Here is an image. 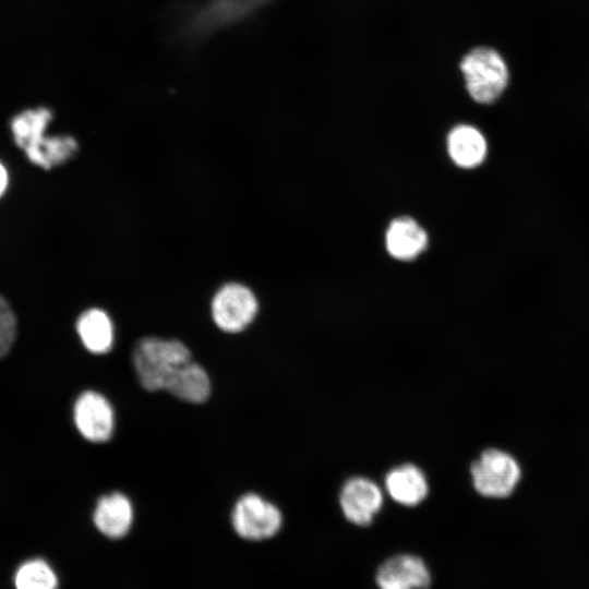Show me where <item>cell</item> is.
I'll use <instances>...</instances> for the list:
<instances>
[{
    "instance_id": "6da1fadb",
    "label": "cell",
    "mask_w": 589,
    "mask_h": 589,
    "mask_svg": "<svg viewBox=\"0 0 589 589\" xmlns=\"http://www.w3.org/2000/svg\"><path fill=\"white\" fill-rule=\"evenodd\" d=\"M51 117L47 108L28 109L11 122L15 144L34 165L46 170L67 163L79 148L71 136H45Z\"/></svg>"
},
{
    "instance_id": "7a4b0ae2",
    "label": "cell",
    "mask_w": 589,
    "mask_h": 589,
    "mask_svg": "<svg viewBox=\"0 0 589 589\" xmlns=\"http://www.w3.org/2000/svg\"><path fill=\"white\" fill-rule=\"evenodd\" d=\"M469 472L474 491L492 500L510 497L520 488L525 477L518 456L500 447L483 449L471 462Z\"/></svg>"
},
{
    "instance_id": "3957f363",
    "label": "cell",
    "mask_w": 589,
    "mask_h": 589,
    "mask_svg": "<svg viewBox=\"0 0 589 589\" xmlns=\"http://www.w3.org/2000/svg\"><path fill=\"white\" fill-rule=\"evenodd\" d=\"M133 365L142 387L164 390L172 373L191 360L189 348L177 339L144 337L133 349Z\"/></svg>"
},
{
    "instance_id": "277c9868",
    "label": "cell",
    "mask_w": 589,
    "mask_h": 589,
    "mask_svg": "<svg viewBox=\"0 0 589 589\" xmlns=\"http://www.w3.org/2000/svg\"><path fill=\"white\" fill-rule=\"evenodd\" d=\"M466 87L473 100L480 104L495 101L508 84V69L500 53L479 47L468 52L460 63Z\"/></svg>"
},
{
    "instance_id": "5b68a950",
    "label": "cell",
    "mask_w": 589,
    "mask_h": 589,
    "mask_svg": "<svg viewBox=\"0 0 589 589\" xmlns=\"http://www.w3.org/2000/svg\"><path fill=\"white\" fill-rule=\"evenodd\" d=\"M231 522L241 538L261 541L274 537L279 531L283 516L273 503L257 494L248 493L235 504Z\"/></svg>"
},
{
    "instance_id": "8992f818",
    "label": "cell",
    "mask_w": 589,
    "mask_h": 589,
    "mask_svg": "<svg viewBox=\"0 0 589 589\" xmlns=\"http://www.w3.org/2000/svg\"><path fill=\"white\" fill-rule=\"evenodd\" d=\"M259 303L253 291L239 283H228L215 293L211 304L214 323L224 332L243 330L255 317Z\"/></svg>"
},
{
    "instance_id": "52a82bcc",
    "label": "cell",
    "mask_w": 589,
    "mask_h": 589,
    "mask_svg": "<svg viewBox=\"0 0 589 589\" xmlns=\"http://www.w3.org/2000/svg\"><path fill=\"white\" fill-rule=\"evenodd\" d=\"M74 422L84 438L93 443H104L112 435L113 409L101 394L87 390L75 401Z\"/></svg>"
},
{
    "instance_id": "ba28073f",
    "label": "cell",
    "mask_w": 589,
    "mask_h": 589,
    "mask_svg": "<svg viewBox=\"0 0 589 589\" xmlns=\"http://www.w3.org/2000/svg\"><path fill=\"white\" fill-rule=\"evenodd\" d=\"M339 504L342 514L350 522L366 526L381 509L383 494L372 480L354 477L344 484Z\"/></svg>"
},
{
    "instance_id": "9c48e42d",
    "label": "cell",
    "mask_w": 589,
    "mask_h": 589,
    "mask_svg": "<svg viewBox=\"0 0 589 589\" xmlns=\"http://www.w3.org/2000/svg\"><path fill=\"white\" fill-rule=\"evenodd\" d=\"M375 580L380 589H428L431 574L419 556L398 554L381 564Z\"/></svg>"
},
{
    "instance_id": "30bf717a",
    "label": "cell",
    "mask_w": 589,
    "mask_h": 589,
    "mask_svg": "<svg viewBox=\"0 0 589 589\" xmlns=\"http://www.w3.org/2000/svg\"><path fill=\"white\" fill-rule=\"evenodd\" d=\"M93 521L99 532L111 539L125 536L133 522V507L122 493L101 496L94 509Z\"/></svg>"
},
{
    "instance_id": "8fae6325",
    "label": "cell",
    "mask_w": 589,
    "mask_h": 589,
    "mask_svg": "<svg viewBox=\"0 0 589 589\" xmlns=\"http://www.w3.org/2000/svg\"><path fill=\"white\" fill-rule=\"evenodd\" d=\"M12 589H60L61 578L53 562L41 554L25 556L12 569Z\"/></svg>"
},
{
    "instance_id": "7c38bea8",
    "label": "cell",
    "mask_w": 589,
    "mask_h": 589,
    "mask_svg": "<svg viewBox=\"0 0 589 589\" xmlns=\"http://www.w3.org/2000/svg\"><path fill=\"white\" fill-rule=\"evenodd\" d=\"M387 252L400 261L417 257L428 245V235L424 229L410 217L394 219L385 235Z\"/></svg>"
},
{
    "instance_id": "4fadbf2b",
    "label": "cell",
    "mask_w": 589,
    "mask_h": 589,
    "mask_svg": "<svg viewBox=\"0 0 589 589\" xmlns=\"http://www.w3.org/2000/svg\"><path fill=\"white\" fill-rule=\"evenodd\" d=\"M385 488L395 502L405 506L420 504L429 492L424 473L412 464H405L388 471Z\"/></svg>"
},
{
    "instance_id": "5bb4252c",
    "label": "cell",
    "mask_w": 589,
    "mask_h": 589,
    "mask_svg": "<svg viewBox=\"0 0 589 589\" xmlns=\"http://www.w3.org/2000/svg\"><path fill=\"white\" fill-rule=\"evenodd\" d=\"M164 390L183 401L201 404L211 395V380L200 364L190 360L172 373Z\"/></svg>"
},
{
    "instance_id": "9a60e30c",
    "label": "cell",
    "mask_w": 589,
    "mask_h": 589,
    "mask_svg": "<svg viewBox=\"0 0 589 589\" xmlns=\"http://www.w3.org/2000/svg\"><path fill=\"white\" fill-rule=\"evenodd\" d=\"M486 149L483 134L472 125L459 124L448 134L447 151L458 167L469 169L479 166L485 158Z\"/></svg>"
},
{
    "instance_id": "2e32d148",
    "label": "cell",
    "mask_w": 589,
    "mask_h": 589,
    "mask_svg": "<svg viewBox=\"0 0 589 589\" xmlns=\"http://www.w3.org/2000/svg\"><path fill=\"white\" fill-rule=\"evenodd\" d=\"M84 347L96 354L108 352L113 342V325L109 315L97 308L83 312L76 322Z\"/></svg>"
},
{
    "instance_id": "e0dca14e",
    "label": "cell",
    "mask_w": 589,
    "mask_h": 589,
    "mask_svg": "<svg viewBox=\"0 0 589 589\" xmlns=\"http://www.w3.org/2000/svg\"><path fill=\"white\" fill-rule=\"evenodd\" d=\"M17 332L14 311L4 297L0 294V359L12 348Z\"/></svg>"
},
{
    "instance_id": "ac0fdd59",
    "label": "cell",
    "mask_w": 589,
    "mask_h": 589,
    "mask_svg": "<svg viewBox=\"0 0 589 589\" xmlns=\"http://www.w3.org/2000/svg\"><path fill=\"white\" fill-rule=\"evenodd\" d=\"M8 185V173L3 165L0 163V196L3 194Z\"/></svg>"
}]
</instances>
